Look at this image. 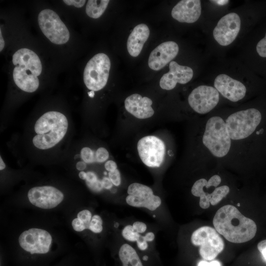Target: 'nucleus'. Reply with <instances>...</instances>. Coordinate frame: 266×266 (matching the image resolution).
Masks as SVG:
<instances>
[{
    "mask_svg": "<svg viewBox=\"0 0 266 266\" xmlns=\"http://www.w3.org/2000/svg\"><path fill=\"white\" fill-rule=\"evenodd\" d=\"M215 88L229 100L235 102L242 99L246 94L245 86L239 81L225 74L218 75L214 80Z\"/></svg>",
    "mask_w": 266,
    "mask_h": 266,
    "instance_id": "obj_16",
    "label": "nucleus"
},
{
    "mask_svg": "<svg viewBox=\"0 0 266 266\" xmlns=\"http://www.w3.org/2000/svg\"><path fill=\"white\" fill-rule=\"evenodd\" d=\"M102 220L100 217L98 215H95L92 217L87 229L95 233H100L102 230Z\"/></svg>",
    "mask_w": 266,
    "mask_h": 266,
    "instance_id": "obj_26",
    "label": "nucleus"
},
{
    "mask_svg": "<svg viewBox=\"0 0 266 266\" xmlns=\"http://www.w3.org/2000/svg\"><path fill=\"white\" fill-rule=\"evenodd\" d=\"M52 242L50 234L45 230L32 228L23 232L19 237L20 246L31 254H45Z\"/></svg>",
    "mask_w": 266,
    "mask_h": 266,
    "instance_id": "obj_10",
    "label": "nucleus"
},
{
    "mask_svg": "<svg viewBox=\"0 0 266 266\" xmlns=\"http://www.w3.org/2000/svg\"><path fill=\"white\" fill-rule=\"evenodd\" d=\"M125 107L127 111L138 119H146L152 116L154 111L151 107L152 100L148 97L133 94L125 100Z\"/></svg>",
    "mask_w": 266,
    "mask_h": 266,
    "instance_id": "obj_19",
    "label": "nucleus"
},
{
    "mask_svg": "<svg viewBox=\"0 0 266 266\" xmlns=\"http://www.w3.org/2000/svg\"><path fill=\"white\" fill-rule=\"evenodd\" d=\"M169 68V71L164 74L160 80V86L163 89L172 90L177 83L186 84L193 76V70L191 67L180 65L175 61L170 62Z\"/></svg>",
    "mask_w": 266,
    "mask_h": 266,
    "instance_id": "obj_17",
    "label": "nucleus"
},
{
    "mask_svg": "<svg viewBox=\"0 0 266 266\" xmlns=\"http://www.w3.org/2000/svg\"><path fill=\"white\" fill-rule=\"evenodd\" d=\"M192 108L200 114H205L212 110L219 100V93L214 87L201 85L194 89L188 97Z\"/></svg>",
    "mask_w": 266,
    "mask_h": 266,
    "instance_id": "obj_11",
    "label": "nucleus"
},
{
    "mask_svg": "<svg viewBox=\"0 0 266 266\" xmlns=\"http://www.w3.org/2000/svg\"><path fill=\"white\" fill-rule=\"evenodd\" d=\"M191 240L194 245L200 246V255L205 260L214 259L224 248V241L217 231L209 226H203L195 231Z\"/></svg>",
    "mask_w": 266,
    "mask_h": 266,
    "instance_id": "obj_7",
    "label": "nucleus"
},
{
    "mask_svg": "<svg viewBox=\"0 0 266 266\" xmlns=\"http://www.w3.org/2000/svg\"><path fill=\"white\" fill-rule=\"evenodd\" d=\"M104 167L107 171L111 172L117 169V166L113 161L109 160L105 163Z\"/></svg>",
    "mask_w": 266,
    "mask_h": 266,
    "instance_id": "obj_38",
    "label": "nucleus"
},
{
    "mask_svg": "<svg viewBox=\"0 0 266 266\" xmlns=\"http://www.w3.org/2000/svg\"><path fill=\"white\" fill-rule=\"evenodd\" d=\"M144 238L147 241H152L155 238V235L152 232H149L145 234Z\"/></svg>",
    "mask_w": 266,
    "mask_h": 266,
    "instance_id": "obj_43",
    "label": "nucleus"
},
{
    "mask_svg": "<svg viewBox=\"0 0 266 266\" xmlns=\"http://www.w3.org/2000/svg\"><path fill=\"white\" fill-rule=\"evenodd\" d=\"M136 242L137 247L139 250L144 251L147 249L148 244L144 236L140 235Z\"/></svg>",
    "mask_w": 266,
    "mask_h": 266,
    "instance_id": "obj_36",
    "label": "nucleus"
},
{
    "mask_svg": "<svg viewBox=\"0 0 266 266\" xmlns=\"http://www.w3.org/2000/svg\"><path fill=\"white\" fill-rule=\"evenodd\" d=\"M118 257L122 266H144L135 250L129 244L120 247Z\"/></svg>",
    "mask_w": 266,
    "mask_h": 266,
    "instance_id": "obj_23",
    "label": "nucleus"
},
{
    "mask_svg": "<svg viewBox=\"0 0 266 266\" xmlns=\"http://www.w3.org/2000/svg\"><path fill=\"white\" fill-rule=\"evenodd\" d=\"M88 95H89V96L90 97H91V98L93 97L94 96V91H91V92H89V93H88Z\"/></svg>",
    "mask_w": 266,
    "mask_h": 266,
    "instance_id": "obj_48",
    "label": "nucleus"
},
{
    "mask_svg": "<svg viewBox=\"0 0 266 266\" xmlns=\"http://www.w3.org/2000/svg\"><path fill=\"white\" fill-rule=\"evenodd\" d=\"M201 14L200 0H182L178 2L171 10L173 18L180 22L193 23Z\"/></svg>",
    "mask_w": 266,
    "mask_h": 266,
    "instance_id": "obj_18",
    "label": "nucleus"
},
{
    "mask_svg": "<svg viewBox=\"0 0 266 266\" xmlns=\"http://www.w3.org/2000/svg\"><path fill=\"white\" fill-rule=\"evenodd\" d=\"M101 183L103 188L106 189H110L113 185V183L110 179L106 177H104L102 178Z\"/></svg>",
    "mask_w": 266,
    "mask_h": 266,
    "instance_id": "obj_41",
    "label": "nucleus"
},
{
    "mask_svg": "<svg viewBox=\"0 0 266 266\" xmlns=\"http://www.w3.org/2000/svg\"><path fill=\"white\" fill-rule=\"evenodd\" d=\"M86 184L90 189L95 192H99L103 188L101 180L100 181L99 179L94 183L86 182Z\"/></svg>",
    "mask_w": 266,
    "mask_h": 266,
    "instance_id": "obj_33",
    "label": "nucleus"
},
{
    "mask_svg": "<svg viewBox=\"0 0 266 266\" xmlns=\"http://www.w3.org/2000/svg\"><path fill=\"white\" fill-rule=\"evenodd\" d=\"M149 34V29L144 24L137 25L134 28L127 43V50L131 56L136 57L139 55Z\"/></svg>",
    "mask_w": 266,
    "mask_h": 266,
    "instance_id": "obj_21",
    "label": "nucleus"
},
{
    "mask_svg": "<svg viewBox=\"0 0 266 266\" xmlns=\"http://www.w3.org/2000/svg\"><path fill=\"white\" fill-rule=\"evenodd\" d=\"M153 217H155V215H153Z\"/></svg>",
    "mask_w": 266,
    "mask_h": 266,
    "instance_id": "obj_50",
    "label": "nucleus"
},
{
    "mask_svg": "<svg viewBox=\"0 0 266 266\" xmlns=\"http://www.w3.org/2000/svg\"><path fill=\"white\" fill-rule=\"evenodd\" d=\"M79 177L82 180H85L86 177V172L81 171L79 173Z\"/></svg>",
    "mask_w": 266,
    "mask_h": 266,
    "instance_id": "obj_45",
    "label": "nucleus"
},
{
    "mask_svg": "<svg viewBox=\"0 0 266 266\" xmlns=\"http://www.w3.org/2000/svg\"><path fill=\"white\" fill-rule=\"evenodd\" d=\"M203 144L217 157H223L229 152L231 138L224 121L219 116L209 119L202 137Z\"/></svg>",
    "mask_w": 266,
    "mask_h": 266,
    "instance_id": "obj_3",
    "label": "nucleus"
},
{
    "mask_svg": "<svg viewBox=\"0 0 266 266\" xmlns=\"http://www.w3.org/2000/svg\"><path fill=\"white\" fill-rule=\"evenodd\" d=\"M68 125V121L63 113L56 111L45 112L34 124L33 144L42 150L54 147L65 137Z\"/></svg>",
    "mask_w": 266,
    "mask_h": 266,
    "instance_id": "obj_2",
    "label": "nucleus"
},
{
    "mask_svg": "<svg viewBox=\"0 0 266 266\" xmlns=\"http://www.w3.org/2000/svg\"><path fill=\"white\" fill-rule=\"evenodd\" d=\"M122 234L125 239L130 241H136L140 235L132 225L126 226L123 229Z\"/></svg>",
    "mask_w": 266,
    "mask_h": 266,
    "instance_id": "obj_25",
    "label": "nucleus"
},
{
    "mask_svg": "<svg viewBox=\"0 0 266 266\" xmlns=\"http://www.w3.org/2000/svg\"><path fill=\"white\" fill-rule=\"evenodd\" d=\"M76 168L80 171H83L86 167V163L83 161H79L76 165Z\"/></svg>",
    "mask_w": 266,
    "mask_h": 266,
    "instance_id": "obj_42",
    "label": "nucleus"
},
{
    "mask_svg": "<svg viewBox=\"0 0 266 266\" xmlns=\"http://www.w3.org/2000/svg\"><path fill=\"white\" fill-rule=\"evenodd\" d=\"M13 77L18 87L25 92H34L39 87L37 76L32 70L27 67L16 66L13 69Z\"/></svg>",
    "mask_w": 266,
    "mask_h": 266,
    "instance_id": "obj_20",
    "label": "nucleus"
},
{
    "mask_svg": "<svg viewBox=\"0 0 266 266\" xmlns=\"http://www.w3.org/2000/svg\"><path fill=\"white\" fill-rule=\"evenodd\" d=\"M39 27L45 36L52 43L63 44L69 39V33L58 15L53 10L46 9L38 16Z\"/></svg>",
    "mask_w": 266,
    "mask_h": 266,
    "instance_id": "obj_8",
    "label": "nucleus"
},
{
    "mask_svg": "<svg viewBox=\"0 0 266 266\" xmlns=\"http://www.w3.org/2000/svg\"><path fill=\"white\" fill-rule=\"evenodd\" d=\"M257 248L266 261V239L260 241L257 245Z\"/></svg>",
    "mask_w": 266,
    "mask_h": 266,
    "instance_id": "obj_37",
    "label": "nucleus"
},
{
    "mask_svg": "<svg viewBox=\"0 0 266 266\" xmlns=\"http://www.w3.org/2000/svg\"><path fill=\"white\" fill-rule=\"evenodd\" d=\"M12 63L15 66H23L32 69L37 76L41 73L40 60L36 54L30 49L22 48L17 51L13 55Z\"/></svg>",
    "mask_w": 266,
    "mask_h": 266,
    "instance_id": "obj_22",
    "label": "nucleus"
},
{
    "mask_svg": "<svg viewBox=\"0 0 266 266\" xmlns=\"http://www.w3.org/2000/svg\"><path fill=\"white\" fill-rule=\"evenodd\" d=\"M109 153L104 147L99 148L95 152L96 162L103 163L108 159Z\"/></svg>",
    "mask_w": 266,
    "mask_h": 266,
    "instance_id": "obj_28",
    "label": "nucleus"
},
{
    "mask_svg": "<svg viewBox=\"0 0 266 266\" xmlns=\"http://www.w3.org/2000/svg\"><path fill=\"white\" fill-rule=\"evenodd\" d=\"M30 202L36 207L51 209L57 206L64 199L63 193L50 186L35 187L28 193Z\"/></svg>",
    "mask_w": 266,
    "mask_h": 266,
    "instance_id": "obj_14",
    "label": "nucleus"
},
{
    "mask_svg": "<svg viewBox=\"0 0 266 266\" xmlns=\"http://www.w3.org/2000/svg\"><path fill=\"white\" fill-rule=\"evenodd\" d=\"M111 63L104 53L95 55L87 63L83 79L87 88L93 91L100 90L106 85L109 77Z\"/></svg>",
    "mask_w": 266,
    "mask_h": 266,
    "instance_id": "obj_5",
    "label": "nucleus"
},
{
    "mask_svg": "<svg viewBox=\"0 0 266 266\" xmlns=\"http://www.w3.org/2000/svg\"><path fill=\"white\" fill-rule=\"evenodd\" d=\"M92 214L88 210H83L79 212L77 214V218L83 221L86 225V229L92 219Z\"/></svg>",
    "mask_w": 266,
    "mask_h": 266,
    "instance_id": "obj_29",
    "label": "nucleus"
},
{
    "mask_svg": "<svg viewBox=\"0 0 266 266\" xmlns=\"http://www.w3.org/2000/svg\"><path fill=\"white\" fill-rule=\"evenodd\" d=\"M256 50L261 57H266V33L265 37L258 43Z\"/></svg>",
    "mask_w": 266,
    "mask_h": 266,
    "instance_id": "obj_30",
    "label": "nucleus"
},
{
    "mask_svg": "<svg viewBox=\"0 0 266 266\" xmlns=\"http://www.w3.org/2000/svg\"><path fill=\"white\" fill-rule=\"evenodd\" d=\"M240 25L237 14L232 12L226 14L220 19L213 30L214 39L222 46L231 44L240 31Z\"/></svg>",
    "mask_w": 266,
    "mask_h": 266,
    "instance_id": "obj_13",
    "label": "nucleus"
},
{
    "mask_svg": "<svg viewBox=\"0 0 266 266\" xmlns=\"http://www.w3.org/2000/svg\"><path fill=\"white\" fill-rule=\"evenodd\" d=\"M221 181V177L214 175L208 181L201 178L195 182L191 193L194 196L200 197L199 204L201 208L206 209L209 207L210 203L212 205L217 204L229 193L228 186L217 187Z\"/></svg>",
    "mask_w": 266,
    "mask_h": 266,
    "instance_id": "obj_6",
    "label": "nucleus"
},
{
    "mask_svg": "<svg viewBox=\"0 0 266 266\" xmlns=\"http://www.w3.org/2000/svg\"><path fill=\"white\" fill-rule=\"evenodd\" d=\"M5 164L4 163L1 157H0V170H3L5 167Z\"/></svg>",
    "mask_w": 266,
    "mask_h": 266,
    "instance_id": "obj_46",
    "label": "nucleus"
},
{
    "mask_svg": "<svg viewBox=\"0 0 266 266\" xmlns=\"http://www.w3.org/2000/svg\"><path fill=\"white\" fill-rule=\"evenodd\" d=\"M137 149L142 162L147 166L160 167L163 163L166 147L159 138L153 135L144 136L138 141Z\"/></svg>",
    "mask_w": 266,
    "mask_h": 266,
    "instance_id": "obj_9",
    "label": "nucleus"
},
{
    "mask_svg": "<svg viewBox=\"0 0 266 266\" xmlns=\"http://www.w3.org/2000/svg\"><path fill=\"white\" fill-rule=\"evenodd\" d=\"M80 156L81 159L85 163L91 164L96 162L95 152L89 147H83L81 150Z\"/></svg>",
    "mask_w": 266,
    "mask_h": 266,
    "instance_id": "obj_27",
    "label": "nucleus"
},
{
    "mask_svg": "<svg viewBox=\"0 0 266 266\" xmlns=\"http://www.w3.org/2000/svg\"><path fill=\"white\" fill-rule=\"evenodd\" d=\"M63 1L68 5L74 6L76 7L80 8L82 7L85 3V0H64Z\"/></svg>",
    "mask_w": 266,
    "mask_h": 266,
    "instance_id": "obj_35",
    "label": "nucleus"
},
{
    "mask_svg": "<svg viewBox=\"0 0 266 266\" xmlns=\"http://www.w3.org/2000/svg\"><path fill=\"white\" fill-rule=\"evenodd\" d=\"M133 227L134 230L138 233H144L147 229L146 224L141 222H135L133 225Z\"/></svg>",
    "mask_w": 266,
    "mask_h": 266,
    "instance_id": "obj_34",
    "label": "nucleus"
},
{
    "mask_svg": "<svg viewBox=\"0 0 266 266\" xmlns=\"http://www.w3.org/2000/svg\"><path fill=\"white\" fill-rule=\"evenodd\" d=\"M72 226L77 232H81L86 229L85 224L78 218H75L72 221Z\"/></svg>",
    "mask_w": 266,
    "mask_h": 266,
    "instance_id": "obj_32",
    "label": "nucleus"
},
{
    "mask_svg": "<svg viewBox=\"0 0 266 266\" xmlns=\"http://www.w3.org/2000/svg\"><path fill=\"white\" fill-rule=\"evenodd\" d=\"M119 224L118 223H115L114 225V227H115L116 228H117L119 226Z\"/></svg>",
    "mask_w": 266,
    "mask_h": 266,
    "instance_id": "obj_49",
    "label": "nucleus"
},
{
    "mask_svg": "<svg viewBox=\"0 0 266 266\" xmlns=\"http://www.w3.org/2000/svg\"><path fill=\"white\" fill-rule=\"evenodd\" d=\"M213 224L218 233L227 240L235 243L249 241L257 232L255 222L230 204L224 205L217 211Z\"/></svg>",
    "mask_w": 266,
    "mask_h": 266,
    "instance_id": "obj_1",
    "label": "nucleus"
},
{
    "mask_svg": "<svg viewBox=\"0 0 266 266\" xmlns=\"http://www.w3.org/2000/svg\"><path fill=\"white\" fill-rule=\"evenodd\" d=\"M0 51H1L4 48L5 43L2 36L1 30L0 31Z\"/></svg>",
    "mask_w": 266,
    "mask_h": 266,
    "instance_id": "obj_44",
    "label": "nucleus"
},
{
    "mask_svg": "<svg viewBox=\"0 0 266 266\" xmlns=\"http://www.w3.org/2000/svg\"><path fill=\"white\" fill-rule=\"evenodd\" d=\"M109 178L111 181L113 185L118 186L121 184V176L119 171L116 169L114 171L109 172Z\"/></svg>",
    "mask_w": 266,
    "mask_h": 266,
    "instance_id": "obj_31",
    "label": "nucleus"
},
{
    "mask_svg": "<svg viewBox=\"0 0 266 266\" xmlns=\"http://www.w3.org/2000/svg\"><path fill=\"white\" fill-rule=\"evenodd\" d=\"M178 51L176 42L168 41L162 43L150 53L148 62L149 67L156 71L161 69L177 56Z\"/></svg>",
    "mask_w": 266,
    "mask_h": 266,
    "instance_id": "obj_15",
    "label": "nucleus"
},
{
    "mask_svg": "<svg viewBox=\"0 0 266 266\" xmlns=\"http://www.w3.org/2000/svg\"><path fill=\"white\" fill-rule=\"evenodd\" d=\"M220 5H224L229 2V0H213Z\"/></svg>",
    "mask_w": 266,
    "mask_h": 266,
    "instance_id": "obj_47",
    "label": "nucleus"
},
{
    "mask_svg": "<svg viewBox=\"0 0 266 266\" xmlns=\"http://www.w3.org/2000/svg\"><path fill=\"white\" fill-rule=\"evenodd\" d=\"M128 196L126 200L128 204L133 207H145L151 211L156 210L161 204V200L154 195L152 190L145 185L133 183L128 188Z\"/></svg>",
    "mask_w": 266,
    "mask_h": 266,
    "instance_id": "obj_12",
    "label": "nucleus"
},
{
    "mask_svg": "<svg viewBox=\"0 0 266 266\" xmlns=\"http://www.w3.org/2000/svg\"><path fill=\"white\" fill-rule=\"evenodd\" d=\"M198 266H221V264L218 261H213L210 262L202 261L199 262Z\"/></svg>",
    "mask_w": 266,
    "mask_h": 266,
    "instance_id": "obj_40",
    "label": "nucleus"
},
{
    "mask_svg": "<svg viewBox=\"0 0 266 266\" xmlns=\"http://www.w3.org/2000/svg\"><path fill=\"white\" fill-rule=\"evenodd\" d=\"M109 0H89L86 6V12L90 17L97 19L100 17L105 11Z\"/></svg>",
    "mask_w": 266,
    "mask_h": 266,
    "instance_id": "obj_24",
    "label": "nucleus"
},
{
    "mask_svg": "<svg viewBox=\"0 0 266 266\" xmlns=\"http://www.w3.org/2000/svg\"><path fill=\"white\" fill-rule=\"evenodd\" d=\"M260 112L249 108L235 112L226 120L227 128L232 139L239 140L250 135L261 122Z\"/></svg>",
    "mask_w": 266,
    "mask_h": 266,
    "instance_id": "obj_4",
    "label": "nucleus"
},
{
    "mask_svg": "<svg viewBox=\"0 0 266 266\" xmlns=\"http://www.w3.org/2000/svg\"><path fill=\"white\" fill-rule=\"evenodd\" d=\"M86 182L94 183L98 179L97 175L93 172L88 171L86 172Z\"/></svg>",
    "mask_w": 266,
    "mask_h": 266,
    "instance_id": "obj_39",
    "label": "nucleus"
}]
</instances>
